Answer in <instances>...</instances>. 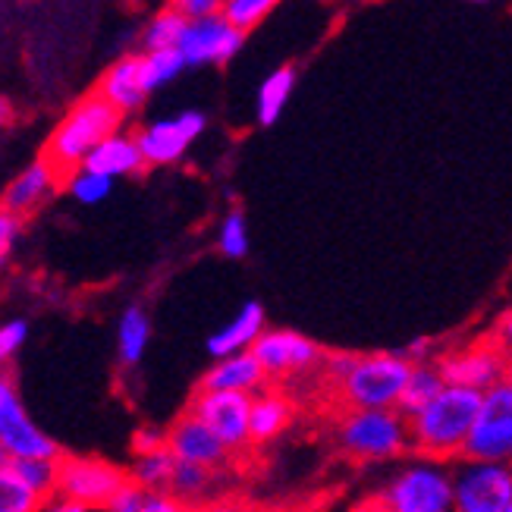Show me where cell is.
<instances>
[{"instance_id": "obj_25", "label": "cell", "mask_w": 512, "mask_h": 512, "mask_svg": "<svg viewBox=\"0 0 512 512\" xmlns=\"http://www.w3.org/2000/svg\"><path fill=\"white\" fill-rule=\"evenodd\" d=\"M173 469H176V453L164 443V447L136 453V462H132L129 478L136 484H142V487H151V491H170Z\"/></svg>"}, {"instance_id": "obj_40", "label": "cell", "mask_w": 512, "mask_h": 512, "mask_svg": "<svg viewBox=\"0 0 512 512\" xmlns=\"http://www.w3.org/2000/svg\"><path fill=\"white\" fill-rule=\"evenodd\" d=\"M4 126H7V104L0 101V129H4Z\"/></svg>"}, {"instance_id": "obj_34", "label": "cell", "mask_w": 512, "mask_h": 512, "mask_svg": "<svg viewBox=\"0 0 512 512\" xmlns=\"http://www.w3.org/2000/svg\"><path fill=\"white\" fill-rule=\"evenodd\" d=\"M29 337V324L26 321H4L0 324V371H4V365H10L16 359V352L22 349V343H26Z\"/></svg>"}, {"instance_id": "obj_17", "label": "cell", "mask_w": 512, "mask_h": 512, "mask_svg": "<svg viewBox=\"0 0 512 512\" xmlns=\"http://www.w3.org/2000/svg\"><path fill=\"white\" fill-rule=\"evenodd\" d=\"M98 92L114 104L123 114H136V110L145 104V98L151 95L145 88V79H142V54H129V57H120L110 70L101 76L98 82Z\"/></svg>"}, {"instance_id": "obj_32", "label": "cell", "mask_w": 512, "mask_h": 512, "mask_svg": "<svg viewBox=\"0 0 512 512\" xmlns=\"http://www.w3.org/2000/svg\"><path fill=\"white\" fill-rule=\"evenodd\" d=\"M249 224H246V214L242 211H230L224 217V224L217 230V249L224 252L227 258H246L249 255Z\"/></svg>"}, {"instance_id": "obj_15", "label": "cell", "mask_w": 512, "mask_h": 512, "mask_svg": "<svg viewBox=\"0 0 512 512\" xmlns=\"http://www.w3.org/2000/svg\"><path fill=\"white\" fill-rule=\"evenodd\" d=\"M167 447L176 453V459H186V462H198V465H208V469H220L227 465L230 459V447L220 440L208 421L198 418L192 409L173 421V428L167 431Z\"/></svg>"}, {"instance_id": "obj_11", "label": "cell", "mask_w": 512, "mask_h": 512, "mask_svg": "<svg viewBox=\"0 0 512 512\" xmlns=\"http://www.w3.org/2000/svg\"><path fill=\"white\" fill-rule=\"evenodd\" d=\"M437 365L447 384L487 390L506 377L509 349L497 337H487V340H475L472 346H462L450 355H443Z\"/></svg>"}, {"instance_id": "obj_13", "label": "cell", "mask_w": 512, "mask_h": 512, "mask_svg": "<svg viewBox=\"0 0 512 512\" xmlns=\"http://www.w3.org/2000/svg\"><path fill=\"white\" fill-rule=\"evenodd\" d=\"M205 126H208V120H205V114H198V110H183V114H176V117L145 123L136 132L139 148L145 154V164L148 167L176 164L192 148V142L202 136Z\"/></svg>"}, {"instance_id": "obj_33", "label": "cell", "mask_w": 512, "mask_h": 512, "mask_svg": "<svg viewBox=\"0 0 512 512\" xmlns=\"http://www.w3.org/2000/svg\"><path fill=\"white\" fill-rule=\"evenodd\" d=\"M277 4H283V0H227L224 4V16L233 22V26L252 32L258 22L271 13Z\"/></svg>"}, {"instance_id": "obj_35", "label": "cell", "mask_w": 512, "mask_h": 512, "mask_svg": "<svg viewBox=\"0 0 512 512\" xmlns=\"http://www.w3.org/2000/svg\"><path fill=\"white\" fill-rule=\"evenodd\" d=\"M19 214L7 211L4 205H0V271H4V264L7 258L13 255V246H16V239H19Z\"/></svg>"}, {"instance_id": "obj_21", "label": "cell", "mask_w": 512, "mask_h": 512, "mask_svg": "<svg viewBox=\"0 0 512 512\" xmlns=\"http://www.w3.org/2000/svg\"><path fill=\"white\" fill-rule=\"evenodd\" d=\"M289 421H293V403L280 390H258L252 396V418H249V440L252 447L280 437Z\"/></svg>"}, {"instance_id": "obj_39", "label": "cell", "mask_w": 512, "mask_h": 512, "mask_svg": "<svg viewBox=\"0 0 512 512\" xmlns=\"http://www.w3.org/2000/svg\"><path fill=\"white\" fill-rule=\"evenodd\" d=\"M494 337H497L506 349H512V308L500 318V324H497V330H494Z\"/></svg>"}, {"instance_id": "obj_38", "label": "cell", "mask_w": 512, "mask_h": 512, "mask_svg": "<svg viewBox=\"0 0 512 512\" xmlns=\"http://www.w3.org/2000/svg\"><path fill=\"white\" fill-rule=\"evenodd\" d=\"M403 355L409 362H421V359H428L431 355V340H415V343H409L406 349H403Z\"/></svg>"}, {"instance_id": "obj_28", "label": "cell", "mask_w": 512, "mask_h": 512, "mask_svg": "<svg viewBox=\"0 0 512 512\" xmlns=\"http://www.w3.org/2000/svg\"><path fill=\"white\" fill-rule=\"evenodd\" d=\"M38 506L41 497L13 469V459L0 465V512H35Z\"/></svg>"}, {"instance_id": "obj_1", "label": "cell", "mask_w": 512, "mask_h": 512, "mask_svg": "<svg viewBox=\"0 0 512 512\" xmlns=\"http://www.w3.org/2000/svg\"><path fill=\"white\" fill-rule=\"evenodd\" d=\"M484 390L462 387V384H443V390L431 399L425 409H418L409 418L412 450L418 456L450 462L465 456L472 425L481 409Z\"/></svg>"}, {"instance_id": "obj_6", "label": "cell", "mask_w": 512, "mask_h": 512, "mask_svg": "<svg viewBox=\"0 0 512 512\" xmlns=\"http://www.w3.org/2000/svg\"><path fill=\"white\" fill-rule=\"evenodd\" d=\"M459 512H509L512 503V462L469 459L453 472Z\"/></svg>"}, {"instance_id": "obj_4", "label": "cell", "mask_w": 512, "mask_h": 512, "mask_svg": "<svg viewBox=\"0 0 512 512\" xmlns=\"http://www.w3.org/2000/svg\"><path fill=\"white\" fill-rule=\"evenodd\" d=\"M412 365L403 352H368L355 355L352 368L333 381L343 406L359 409H393L406 390Z\"/></svg>"}, {"instance_id": "obj_42", "label": "cell", "mask_w": 512, "mask_h": 512, "mask_svg": "<svg viewBox=\"0 0 512 512\" xmlns=\"http://www.w3.org/2000/svg\"><path fill=\"white\" fill-rule=\"evenodd\" d=\"M506 381H512V349H509V365H506Z\"/></svg>"}, {"instance_id": "obj_9", "label": "cell", "mask_w": 512, "mask_h": 512, "mask_svg": "<svg viewBox=\"0 0 512 512\" xmlns=\"http://www.w3.org/2000/svg\"><path fill=\"white\" fill-rule=\"evenodd\" d=\"M129 481V475L117 465L92 456H63L57 459V494L73 497L79 503L104 506L114 500V494Z\"/></svg>"}, {"instance_id": "obj_2", "label": "cell", "mask_w": 512, "mask_h": 512, "mask_svg": "<svg viewBox=\"0 0 512 512\" xmlns=\"http://www.w3.org/2000/svg\"><path fill=\"white\" fill-rule=\"evenodd\" d=\"M123 110L110 104L98 88L92 95L79 98L70 114H66L57 129L51 132L48 145H44V158H48L63 176L82 167L88 151H92L101 139H107L110 132H117L123 126Z\"/></svg>"}, {"instance_id": "obj_27", "label": "cell", "mask_w": 512, "mask_h": 512, "mask_svg": "<svg viewBox=\"0 0 512 512\" xmlns=\"http://www.w3.org/2000/svg\"><path fill=\"white\" fill-rule=\"evenodd\" d=\"M211 484H214V469H208V465H198V462L176 459L170 491L180 497L183 503L205 500L208 491H211Z\"/></svg>"}, {"instance_id": "obj_44", "label": "cell", "mask_w": 512, "mask_h": 512, "mask_svg": "<svg viewBox=\"0 0 512 512\" xmlns=\"http://www.w3.org/2000/svg\"><path fill=\"white\" fill-rule=\"evenodd\" d=\"M509 512H512V503H509Z\"/></svg>"}, {"instance_id": "obj_5", "label": "cell", "mask_w": 512, "mask_h": 512, "mask_svg": "<svg viewBox=\"0 0 512 512\" xmlns=\"http://www.w3.org/2000/svg\"><path fill=\"white\" fill-rule=\"evenodd\" d=\"M371 506L387 512H450L456 509L453 472L443 469L440 459L425 456L393 475Z\"/></svg>"}, {"instance_id": "obj_12", "label": "cell", "mask_w": 512, "mask_h": 512, "mask_svg": "<svg viewBox=\"0 0 512 512\" xmlns=\"http://www.w3.org/2000/svg\"><path fill=\"white\" fill-rule=\"evenodd\" d=\"M242 44H246V29L233 26L224 13H214L205 19H189L180 51L189 66H220L230 63L242 51Z\"/></svg>"}, {"instance_id": "obj_16", "label": "cell", "mask_w": 512, "mask_h": 512, "mask_svg": "<svg viewBox=\"0 0 512 512\" xmlns=\"http://www.w3.org/2000/svg\"><path fill=\"white\" fill-rule=\"evenodd\" d=\"M60 180H63V173H60L48 158H41V161L29 164V167L22 170V173L16 176V180L7 186L4 198H0V205L22 217V214L35 211V208L44 202V198H48V195L57 189Z\"/></svg>"}, {"instance_id": "obj_3", "label": "cell", "mask_w": 512, "mask_h": 512, "mask_svg": "<svg viewBox=\"0 0 512 512\" xmlns=\"http://www.w3.org/2000/svg\"><path fill=\"white\" fill-rule=\"evenodd\" d=\"M340 450L355 462H390L412 450L409 418L393 409H359L346 406L337 421Z\"/></svg>"}, {"instance_id": "obj_14", "label": "cell", "mask_w": 512, "mask_h": 512, "mask_svg": "<svg viewBox=\"0 0 512 512\" xmlns=\"http://www.w3.org/2000/svg\"><path fill=\"white\" fill-rule=\"evenodd\" d=\"M252 352L258 355V362L264 365L267 377H289V374H305L311 368L324 365V349L302 337L296 330H267L255 340Z\"/></svg>"}, {"instance_id": "obj_8", "label": "cell", "mask_w": 512, "mask_h": 512, "mask_svg": "<svg viewBox=\"0 0 512 512\" xmlns=\"http://www.w3.org/2000/svg\"><path fill=\"white\" fill-rule=\"evenodd\" d=\"M0 447L13 459H60L57 443L32 421L16 381L4 371H0Z\"/></svg>"}, {"instance_id": "obj_22", "label": "cell", "mask_w": 512, "mask_h": 512, "mask_svg": "<svg viewBox=\"0 0 512 512\" xmlns=\"http://www.w3.org/2000/svg\"><path fill=\"white\" fill-rule=\"evenodd\" d=\"M293 88H296V66H277V70L267 76L258 88V107H255V117L261 126H274L283 114L286 101L293 98Z\"/></svg>"}, {"instance_id": "obj_10", "label": "cell", "mask_w": 512, "mask_h": 512, "mask_svg": "<svg viewBox=\"0 0 512 512\" xmlns=\"http://www.w3.org/2000/svg\"><path fill=\"white\" fill-rule=\"evenodd\" d=\"M252 396L246 390H208L198 387L192 399V412L208 421L211 431L227 443L230 450L249 447V418H252Z\"/></svg>"}, {"instance_id": "obj_43", "label": "cell", "mask_w": 512, "mask_h": 512, "mask_svg": "<svg viewBox=\"0 0 512 512\" xmlns=\"http://www.w3.org/2000/svg\"><path fill=\"white\" fill-rule=\"evenodd\" d=\"M472 4H487V0H472Z\"/></svg>"}, {"instance_id": "obj_24", "label": "cell", "mask_w": 512, "mask_h": 512, "mask_svg": "<svg viewBox=\"0 0 512 512\" xmlns=\"http://www.w3.org/2000/svg\"><path fill=\"white\" fill-rule=\"evenodd\" d=\"M443 374H440V365H425V362H415L412 365V374L406 381V390L403 396H399V412H403L406 418H412L418 409H425L431 399L443 390Z\"/></svg>"}, {"instance_id": "obj_18", "label": "cell", "mask_w": 512, "mask_h": 512, "mask_svg": "<svg viewBox=\"0 0 512 512\" xmlns=\"http://www.w3.org/2000/svg\"><path fill=\"white\" fill-rule=\"evenodd\" d=\"M267 381H271V377H267L264 365L258 362V355L252 349H242V352H233V355H224V359H217L208 368V374L202 377V387L258 393V390H264Z\"/></svg>"}, {"instance_id": "obj_41", "label": "cell", "mask_w": 512, "mask_h": 512, "mask_svg": "<svg viewBox=\"0 0 512 512\" xmlns=\"http://www.w3.org/2000/svg\"><path fill=\"white\" fill-rule=\"evenodd\" d=\"M10 459H13V456H10V453H7V450H4V447H0V465H7V462H10Z\"/></svg>"}, {"instance_id": "obj_29", "label": "cell", "mask_w": 512, "mask_h": 512, "mask_svg": "<svg viewBox=\"0 0 512 512\" xmlns=\"http://www.w3.org/2000/svg\"><path fill=\"white\" fill-rule=\"evenodd\" d=\"M189 26V19L180 13V10H161L158 16H154L148 22V29L142 35V44H145V51H158V48H180V38Z\"/></svg>"}, {"instance_id": "obj_36", "label": "cell", "mask_w": 512, "mask_h": 512, "mask_svg": "<svg viewBox=\"0 0 512 512\" xmlns=\"http://www.w3.org/2000/svg\"><path fill=\"white\" fill-rule=\"evenodd\" d=\"M227 0H170L173 10H180L186 19H205L214 13H224Z\"/></svg>"}, {"instance_id": "obj_20", "label": "cell", "mask_w": 512, "mask_h": 512, "mask_svg": "<svg viewBox=\"0 0 512 512\" xmlns=\"http://www.w3.org/2000/svg\"><path fill=\"white\" fill-rule=\"evenodd\" d=\"M267 327V318H264V305L261 302H246L236 318H230L220 330H214L208 337V352L214 359H224V355H233V352H242V349H252L255 340L264 333Z\"/></svg>"}, {"instance_id": "obj_30", "label": "cell", "mask_w": 512, "mask_h": 512, "mask_svg": "<svg viewBox=\"0 0 512 512\" xmlns=\"http://www.w3.org/2000/svg\"><path fill=\"white\" fill-rule=\"evenodd\" d=\"M66 180V192H70L79 205H98V202H104V198L110 195V189H114V180L110 176H104V173H98V170H92V167H76V170H70L63 176Z\"/></svg>"}, {"instance_id": "obj_7", "label": "cell", "mask_w": 512, "mask_h": 512, "mask_svg": "<svg viewBox=\"0 0 512 512\" xmlns=\"http://www.w3.org/2000/svg\"><path fill=\"white\" fill-rule=\"evenodd\" d=\"M465 456L512 462V381L506 377L484 390Z\"/></svg>"}, {"instance_id": "obj_31", "label": "cell", "mask_w": 512, "mask_h": 512, "mask_svg": "<svg viewBox=\"0 0 512 512\" xmlns=\"http://www.w3.org/2000/svg\"><path fill=\"white\" fill-rule=\"evenodd\" d=\"M13 469L41 497V506L51 494H57V459H13Z\"/></svg>"}, {"instance_id": "obj_19", "label": "cell", "mask_w": 512, "mask_h": 512, "mask_svg": "<svg viewBox=\"0 0 512 512\" xmlns=\"http://www.w3.org/2000/svg\"><path fill=\"white\" fill-rule=\"evenodd\" d=\"M85 167L110 176V180H120V176H132V173H139L148 164H145V154L139 148V139L129 136V132H123V129H117V132H110L107 139H101L92 151H88Z\"/></svg>"}, {"instance_id": "obj_37", "label": "cell", "mask_w": 512, "mask_h": 512, "mask_svg": "<svg viewBox=\"0 0 512 512\" xmlns=\"http://www.w3.org/2000/svg\"><path fill=\"white\" fill-rule=\"evenodd\" d=\"M164 443H167V434L164 431L142 428L136 434V440H132V447H136V453H145V450H154V447H164Z\"/></svg>"}, {"instance_id": "obj_26", "label": "cell", "mask_w": 512, "mask_h": 512, "mask_svg": "<svg viewBox=\"0 0 512 512\" xmlns=\"http://www.w3.org/2000/svg\"><path fill=\"white\" fill-rule=\"evenodd\" d=\"M186 57L180 48H158V51H145L142 54V79L148 92H158L167 82H173L186 70Z\"/></svg>"}, {"instance_id": "obj_23", "label": "cell", "mask_w": 512, "mask_h": 512, "mask_svg": "<svg viewBox=\"0 0 512 512\" xmlns=\"http://www.w3.org/2000/svg\"><path fill=\"white\" fill-rule=\"evenodd\" d=\"M148 343H151V321H148V315L139 305L126 308L120 324H117V355H120V362L123 365H139L145 349H148Z\"/></svg>"}]
</instances>
